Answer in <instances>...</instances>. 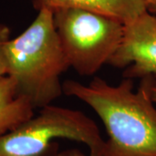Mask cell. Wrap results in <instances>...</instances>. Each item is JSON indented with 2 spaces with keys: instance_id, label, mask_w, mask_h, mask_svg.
<instances>
[{
  "instance_id": "cell-9",
  "label": "cell",
  "mask_w": 156,
  "mask_h": 156,
  "mask_svg": "<svg viewBox=\"0 0 156 156\" xmlns=\"http://www.w3.org/2000/svg\"><path fill=\"white\" fill-rule=\"evenodd\" d=\"M52 156H86L83 152L76 148H69L62 151H58Z\"/></svg>"
},
{
  "instance_id": "cell-10",
  "label": "cell",
  "mask_w": 156,
  "mask_h": 156,
  "mask_svg": "<svg viewBox=\"0 0 156 156\" xmlns=\"http://www.w3.org/2000/svg\"><path fill=\"white\" fill-rule=\"evenodd\" d=\"M147 80L149 94L152 101H154V104H156V78L147 77Z\"/></svg>"
},
{
  "instance_id": "cell-8",
  "label": "cell",
  "mask_w": 156,
  "mask_h": 156,
  "mask_svg": "<svg viewBox=\"0 0 156 156\" xmlns=\"http://www.w3.org/2000/svg\"><path fill=\"white\" fill-rule=\"evenodd\" d=\"M10 34L9 27L4 23H0V76L7 75L5 46L7 42L11 39Z\"/></svg>"
},
{
  "instance_id": "cell-3",
  "label": "cell",
  "mask_w": 156,
  "mask_h": 156,
  "mask_svg": "<svg viewBox=\"0 0 156 156\" xmlns=\"http://www.w3.org/2000/svg\"><path fill=\"white\" fill-rule=\"evenodd\" d=\"M58 139L83 143L89 156H101L105 144L97 125L83 112L50 104L0 135V156H52L59 151Z\"/></svg>"
},
{
  "instance_id": "cell-11",
  "label": "cell",
  "mask_w": 156,
  "mask_h": 156,
  "mask_svg": "<svg viewBox=\"0 0 156 156\" xmlns=\"http://www.w3.org/2000/svg\"><path fill=\"white\" fill-rule=\"evenodd\" d=\"M147 10L151 12H154L156 11V0H145Z\"/></svg>"
},
{
  "instance_id": "cell-4",
  "label": "cell",
  "mask_w": 156,
  "mask_h": 156,
  "mask_svg": "<svg viewBox=\"0 0 156 156\" xmlns=\"http://www.w3.org/2000/svg\"><path fill=\"white\" fill-rule=\"evenodd\" d=\"M53 13L70 67L79 75L89 76L108 63L122 43L123 23L79 8H60Z\"/></svg>"
},
{
  "instance_id": "cell-5",
  "label": "cell",
  "mask_w": 156,
  "mask_h": 156,
  "mask_svg": "<svg viewBox=\"0 0 156 156\" xmlns=\"http://www.w3.org/2000/svg\"><path fill=\"white\" fill-rule=\"evenodd\" d=\"M124 78H156V17L146 11L125 24L122 43L108 62Z\"/></svg>"
},
{
  "instance_id": "cell-2",
  "label": "cell",
  "mask_w": 156,
  "mask_h": 156,
  "mask_svg": "<svg viewBox=\"0 0 156 156\" xmlns=\"http://www.w3.org/2000/svg\"><path fill=\"white\" fill-rule=\"evenodd\" d=\"M7 75L18 94L34 108H43L63 94L60 76L70 67L54 22V13L41 8L34 21L5 46Z\"/></svg>"
},
{
  "instance_id": "cell-12",
  "label": "cell",
  "mask_w": 156,
  "mask_h": 156,
  "mask_svg": "<svg viewBox=\"0 0 156 156\" xmlns=\"http://www.w3.org/2000/svg\"><path fill=\"white\" fill-rule=\"evenodd\" d=\"M154 13H155V14H156V11H154Z\"/></svg>"
},
{
  "instance_id": "cell-6",
  "label": "cell",
  "mask_w": 156,
  "mask_h": 156,
  "mask_svg": "<svg viewBox=\"0 0 156 156\" xmlns=\"http://www.w3.org/2000/svg\"><path fill=\"white\" fill-rule=\"evenodd\" d=\"M34 5L39 10L48 8L55 11L60 8H79L97 12L129 23L147 11L145 0H34Z\"/></svg>"
},
{
  "instance_id": "cell-1",
  "label": "cell",
  "mask_w": 156,
  "mask_h": 156,
  "mask_svg": "<svg viewBox=\"0 0 156 156\" xmlns=\"http://www.w3.org/2000/svg\"><path fill=\"white\" fill-rule=\"evenodd\" d=\"M63 94L89 106L106 128L101 156H156V108L147 78L134 90L133 79L117 85L95 77L89 84L69 80Z\"/></svg>"
},
{
  "instance_id": "cell-7",
  "label": "cell",
  "mask_w": 156,
  "mask_h": 156,
  "mask_svg": "<svg viewBox=\"0 0 156 156\" xmlns=\"http://www.w3.org/2000/svg\"><path fill=\"white\" fill-rule=\"evenodd\" d=\"M34 109L31 103L18 94L11 76H0V135L30 119L34 115Z\"/></svg>"
}]
</instances>
